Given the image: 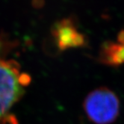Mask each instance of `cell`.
<instances>
[{
	"instance_id": "cell-3",
	"label": "cell",
	"mask_w": 124,
	"mask_h": 124,
	"mask_svg": "<svg viewBox=\"0 0 124 124\" xmlns=\"http://www.w3.org/2000/svg\"><path fill=\"white\" fill-rule=\"evenodd\" d=\"M52 33L61 49L81 46L85 43L82 34L69 19H63L58 22L53 27Z\"/></svg>"
},
{
	"instance_id": "cell-2",
	"label": "cell",
	"mask_w": 124,
	"mask_h": 124,
	"mask_svg": "<svg viewBox=\"0 0 124 124\" xmlns=\"http://www.w3.org/2000/svg\"><path fill=\"white\" fill-rule=\"evenodd\" d=\"M84 110L90 120L96 124H110L120 112V100L117 94L106 87H100L87 95Z\"/></svg>"
},
{
	"instance_id": "cell-1",
	"label": "cell",
	"mask_w": 124,
	"mask_h": 124,
	"mask_svg": "<svg viewBox=\"0 0 124 124\" xmlns=\"http://www.w3.org/2000/svg\"><path fill=\"white\" fill-rule=\"evenodd\" d=\"M30 80V76L21 71L16 61L0 58V121L8 117L10 110L20 100Z\"/></svg>"
},
{
	"instance_id": "cell-4",
	"label": "cell",
	"mask_w": 124,
	"mask_h": 124,
	"mask_svg": "<svg viewBox=\"0 0 124 124\" xmlns=\"http://www.w3.org/2000/svg\"><path fill=\"white\" fill-rule=\"evenodd\" d=\"M100 58L105 64L111 65L124 63V31L119 34L116 41L105 43L101 50Z\"/></svg>"
}]
</instances>
